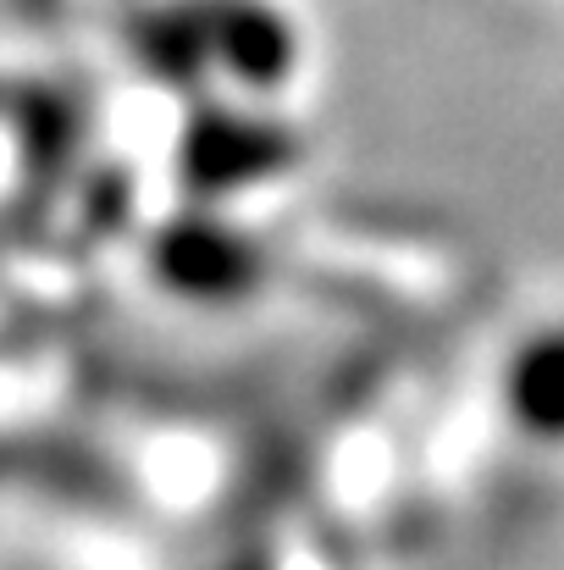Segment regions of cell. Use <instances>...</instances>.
<instances>
[{
  "instance_id": "cell-1",
  "label": "cell",
  "mask_w": 564,
  "mask_h": 570,
  "mask_svg": "<svg viewBox=\"0 0 564 570\" xmlns=\"http://www.w3.org/2000/svg\"><path fill=\"white\" fill-rule=\"evenodd\" d=\"M521 399L532 404V415H564V327L554 333H543L526 355H521Z\"/></svg>"
}]
</instances>
